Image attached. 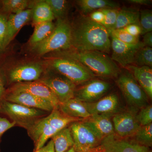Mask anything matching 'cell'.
Returning a JSON list of instances; mask_svg holds the SVG:
<instances>
[{"label":"cell","instance_id":"1","mask_svg":"<svg viewBox=\"0 0 152 152\" xmlns=\"http://www.w3.org/2000/svg\"><path fill=\"white\" fill-rule=\"evenodd\" d=\"M71 26L72 48L75 50L110 53V37L102 25L93 21L88 16L80 14Z\"/></svg>","mask_w":152,"mask_h":152},{"label":"cell","instance_id":"2","mask_svg":"<svg viewBox=\"0 0 152 152\" xmlns=\"http://www.w3.org/2000/svg\"><path fill=\"white\" fill-rule=\"evenodd\" d=\"M60 56L71 58L80 63L95 76L116 78L121 69L108 54L98 51L66 50Z\"/></svg>","mask_w":152,"mask_h":152},{"label":"cell","instance_id":"3","mask_svg":"<svg viewBox=\"0 0 152 152\" xmlns=\"http://www.w3.org/2000/svg\"><path fill=\"white\" fill-rule=\"evenodd\" d=\"M83 120L68 116L59 109H54L48 116L40 119L28 130V134L35 143L37 151L59 131L72 123Z\"/></svg>","mask_w":152,"mask_h":152},{"label":"cell","instance_id":"4","mask_svg":"<svg viewBox=\"0 0 152 152\" xmlns=\"http://www.w3.org/2000/svg\"><path fill=\"white\" fill-rule=\"evenodd\" d=\"M72 28L66 19H58L54 30L48 37L32 47L36 54L42 56L50 52L72 48Z\"/></svg>","mask_w":152,"mask_h":152},{"label":"cell","instance_id":"5","mask_svg":"<svg viewBox=\"0 0 152 152\" xmlns=\"http://www.w3.org/2000/svg\"><path fill=\"white\" fill-rule=\"evenodd\" d=\"M116 83L122 93L130 110L137 112L148 105V96L132 74L126 69L121 70Z\"/></svg>","mask_w":152,"mask_h":152},{"label":"cell","instance_id":"6","mask_svg":"<svg viewBox=\"0 0 152 152\" xmlns=\"http://www.w3.org/2000/svg\"><path fill=\"white\" fill-rule=\"evenodd\" d=\"M49 66L57 73L65 77L76 85L90 80L95 76L78 61L64 56L51 59L49 61Z\"/></svg>","mask_w":152,"mask_h":152},{"label":"cell","instance_id":"7","mask_svg":"<svg viewBox=\"0 0 152 152\" xmlns=\"http://www.w3.org/2000/svg\"><path fill=\"white\" fill-rule=\"evenodd\" d=\"M0 113L10 117L13 121L28 130L46 114L39 109L31 108L3 100L0 102Z\"/></svg>","mask_w":152,"mask_h":152},{"label":"cell","instance_id":"8","mask_svg":"<svg viewBox=\"0 0 152 152\" xmlns=\"http://www.w3.org/2000/svg\"><path fill=\"white\" fill-rule=\"evenodd\" d=\"M76 152H86L101 145L100 139L83 121L75 122L69 127Z\"/></svg>","mask_w":152,"mask_h":152},{"label":"cell","instance_id":"9","mask_svg":"<svg viewBox=\"0 0 152 152\" xmlns=\"http://www.w3.org/2000/svg\"><path fill=\"white\" fill-rule=\"evenodd\" d=\"M76 88L75 98L83 102L92 103L99 100L110 91V83L99 79L93 78Z\"/></svg>","mask_w":152,"mask_h":152},{"label":"cell","instance_id":"10","mask_svg":"<svg viewBox=\"0 0 152 152\" xmlns=\"http://www.w3.org/2000/svg\"><path fill=\"white\" fill-rule=\"evenodd\" d=\"M39 80L51 90L60 103L65 102L75 98L76 85L59 74L46 76Z\"/></svg>","mask_w":152,"mask_h":152},{"label":"cell","instance_id":"11","mask_svg":"<svg viewBox=\"0 0 152 152\" xmlns=\"http://www.w3.org/2000/svg\"><path fill=\"white\" fill-rule=\"evenodd\" d=\"M110 37L112 59L124 68L134 65L136 53L139 49L145 46L143 43L140 42L136 45H129L124 43L113 36Z\"/></svg>","mask_w":152,"mask_h":152},{"label":"cell","instance_id":"12","mask_svg":"<svg viewBox=\"0 0 152 152\" xmlns=\"http://www.w3.org/2000/svg\"><path fill=\"white\" fill-rule=\"evenodd\" d=\"M136 112L130 110L114 114L112 121L115 134L121 138L133 137L140 128L136 118Z\"/></svg>","mask_w":152,"mask_h":152},{"label":"cell","instance_id":"13","mask_svg":"<svg viewBox=\"0 0 152 152\" xmlns=\"http://www.w3.org/2000/svg\"><path fill=\"white\" fill-rule=\"evenodd\" d=\"M8 92L29 93L45 100L48 101L53 106L54 109H58L60 102L51 90L40 80L23 82L13 85Z\"/></svg>","mask_w":152,"mask_h":152},{"label":"cell","instance_id":"14","mask_svg":"<svg viewBox=\"0 0 152 152\" xmlns=\"http://www.w3.org/2000/svg\"><path fill=\"white\" fill-rule=\"evenodd\" d=\"M42 66L39 63L24 64L11 69L8 73L10 83L35 81L40 79L43 72Z\"/></svg>","mask_w":152,"mask_h":152},{"label":"cell","instance_id":"15","mask_svg":"<svg viewBox=\"0 0 152 152\" xmlns=\"http://www.w3.org/2000/svg\"><path fill=\"white\" fill-rule=\"evenodd\" d=\"M4 100L10 102L18 104L31 108L39 109L45 112H51L54 109L53 106L48 101L37 97L29 93L24 92L6 93Z\"/></svg>","mask_w":152,"mask_h":152},{"label":"cell","instance_id":"16","mask_svg":"<svg viewBox=\"0 0 152 152\" xmlns=\"http://www.w3.org/2000/svg\"><path fill=\"white\" fill-rule=\"evenodd\" d=\"M101 144L105 152H151L148 147L120 138L115 134L103 139Z\"/></svg>","mask_w":152,"mask_h":152},{"label":"cell","instance_id":"17","mask_svg":"<svg viewBox=\"0 0 152 152\" xmlns=\"http://www.w3.org/2000/svg\"><path fill=\"white\" fill-rule=\"evenodd\" d=\"M113 114H95L83 119V121L102 140L106 137L115 134L112 119Z\"/></svg>","mask_w":152,"mask_h":152},{"label":"cell","instance_id":"18","mask_svg":"<svg viewBox=\"0 0 152 152\" xmlns=\"http://www.w3.org/2000/svg\"><path fill=\"white\" fill-rule=\"evenodd\" d=\"M84 103L91 115L115 113L119 106L118 96L115 93L110 94L94 102Z\"/></svg>","mask_w":152,"mask_h":152},{"label":"cell","instance_id":"19","mask_svg":"<svg viewBox=\"0 0 152 152\" xmlns=\"http://www.w3.org/2000/svg\"><path fill=\"white\" fill-rule=\"evenodd\" d=\"M32 15V9H26L18 13L10 14L8 17L4 42L6 49L21 28L29 21Z\"/></svg>","mask_w":152,"mask_h":152},{"label":"cell","instance_id":"20","mask_svg":"<svg viewBox=\"0 0 152 152\" xmlns=\"http://www.w3.org/2000/svg\"><path fill=\"white\" fill-rule=\"evenodd\" d=\"M130 71L148 97L152 99V69L147 66H138L132 65L125 68Z\"/></svg>","mask_w":152,"mask_h":152},{"label":"cell","instance_id":"21","mask_svg":"<svg viewBox=\"0 0 152 152\" xmlns=\"http://www.w3.org/2000/svg\"><path fill=\"white\" fill-rule=\"evenodd\" d=\"M58 109L63 113L72 118L85 119L91 116L84 103L75 98L60 103Z\"/></svg>","mask_w":152,"mask_h":152},{"label":"cell","instance_id":"22","mask_svg":"<svg viewBox=\"0 0 152 152\" xmlns=\"http://www.w3.org/2000/svg\"><path fill=\"white\" fill-rule=\"evenodd\" d=\"M82 15H88L96 10L105 9H119L120 4L109 0H78L76 1Z\"/></svg>","mask_w":152,"mask_h":152},{"label":"cell","instance_id":"23","mask_svg":"<svg viewBox=\"0 0 152 152\" xmlns=\"http://www.w3.org/2000/svg\"><path fill=\"white\" fill-rule=\"evenodd\" d=\"M52 138L56 152H65L74 146V141L69 127L61 130Z\"/></svg>","mask_w":152,"mask_h":152},{"label":"cell","instance_id":"24","mask_svg":"<svg viewBox=\"0 0 152 152\" xmlns=\"http://www.w3.org/2000/svg\"><path fill=\"white\" fill-rule=\"evenodd\" d=\"M35 25L34 30L30 38L29 44L32 47L42 42L51 34L55 24L53 21L39 23Z\"/></svg>","mask_w":152,"mask_h":152},{"label":"cell","instance_id":"25","mask_svg":"<svg viewBox=\"0 0 152 152\" xmlns=\"http://www.w3.org/2000/svg\"><path fill=\"white\" fill-rule=\"evenodd\" d=\"M140 12L135 9L120 8L114 30L121 29L132 24H140Z\"/></svg>","mask_w":152,"mask_h":152},{"label":"cell","instance_id":"26","mask_svg":"<svg viewBox=\"0 0 152 152\" xmlns=\"http://www.w3.org/2000/svg\"><path fill=\"white\" fill-rule=\"evenodd\" d=\"M34 24L53 21L55 19L50 6L45 1H39L32 9V15Z\"/></svg>","mask_w":152,"mask_h":152},{"label":"cell","instance_id":"27","mask_svg":"<svg viewBox=\"0 0 152 152\" xmlns=\"http://www.w3.org/2000/svg\"><path fill=\"white\" fill-rule=\"evenodd\" d=\"M28 2L26 0H2L0 1L1 10L6 14L18 13L26 10Z\"/></svg>","mask_w":152,"mask_h":152},{"label":"cell","instance_id":"28","mask_svg":"<svg viewBox=\"0 0 152 152\" xmlns=\"http://www.w3.org/2000/svg\"><path fill=\"white\" fill-rule=\"evenodd\" d=\"M50 6L55 18L66 19L69 10V2L65 0H45Z\"/></svg>","mask_w":152,"mask_h":152},{"label":"cell","instance_id":"29","mask_svg":"<svg viewBox=\"0 0 152 152\" xmlns=\"http://www.w3.org/2000/svg\"><path fill=\"white\" fill-rule=\"evenodd\" d=\"M135 142L137 143L150 147L152 145V123L147 126L141 127L138 131L133 136Z\"/></svg>","mask_w":152,"mask_h":152},{"label":"cell","instance_id":"30","mask_svg":"<svg viewBox=\"0 0 152 152\" xmlns=\"http://www.w3.org/2000/svg\"><path fill=\"white\" fill-rule=\"evenodd\" d=\"M134 64L138 66H147L152 68V48L144 46L139 49L135 57Z\"/></svg>","mask_w":152,"mask_h":152},{"label":"cell","instance_id":"31","mask_svg":"<svg viewBox=\"0 0 152 152\" xmlns=\"http://www.w3.org/2000/svg\"><path fill=\"white\" fill-rule=\"evenodd\" d=\"M119 9H105L101 10L104 15V20L102 25L108 31L115 28Z\"/></svg>","mask_w":152,"mask_h":152},{"label":"cell","instance_id":"32","mask_svg":"<svg viewBox=\"0 0 152 152\" xmlns=\"http://www.w3.org/2000/svg\"><path fill=\"white\" fill-rule=\"evenodd\" d=\"M139 23L142 29L141 35L152 31V12L149 10H142L140 12Z\"/></svg>","mask_w":152,"mask_h":152},{"label":"cell","instance_id":"33","mask_svg":"<svg viewBox=\"0 0 152 152\" xmlns=\"http://www.w3.org/2000/svg\"><path fill=\"white\" fill-rule=\"evenodd\" d=\"M108 32L110 36H113L124 43L136 45L140 42L139 37L131 35L122 29L114 30Z\"/></svg>","mask_w":152,"mask_h":152},{"label":"cell","instance_id":"34","mask_svg":"<svg viewBox=\"0 0 152 152\" xmlns=\"http://www.w3.org/2000/svg\"><path fill=\"white\" fill-rule=\"evenodd\" d=\"M136 117L138 122L141 126H147L152 124V105H148L140 109L139 113L136 114Z\"/></svg>","mask_w":152,"mask_h":152},{"label":"cell","instance_id":"35","mask_svg":"<svg viewBox=\"0 0 152 152\" xmlns=\"http://www.w3.org/2000/svg\"><path fill=\"white\" fill-rule=\"evenodd\" d=\"M8 17L7 14L0 9V53L5 50L4 42Z\"/></svg>","mask_w":152,"mask_h":152},{"label":"cell","instance_id":"36","mask_svg":"<svg viewBox=\"0 0 152 152\" xmlns=\"http://www.w3.org/2000/svg\"><path fill=\"white\" fill-rule=\"evenodd\" d=\"M121 29L123 30L134 37H139V36L141 35L142 29L139 23L128 25Z\"/></svg>","mask_w":152,"mask_h":152},{"label":"cell","instance_id":"37","mask_svg":"<svg viewBox=\"0 0 152 152\" xmlns=\"http://www.w3.org/2000/svg\"><path fill=\"white\" fill-rule=\"evenodd\" d=\"M16 125L15 122H10L4 118L0 116V138L3 134Z\"/></svg>","mask_w":152,"mask_h":152},{"label":"cell","instance_id":"38","mask_svg":"<svg viewBox=\"0 0 152 152\" xmlns=\"http://www.w3.org/2000/svg\"><path fill=\"white\" fill-rule=\"evenodd\" d=\"M88 16L93 21L101 25L103 23L104 20V15L101 10L94 11Z\"/></svg>","mask_w":152,"mask_h":152},{"label":"cell","instance_id":"39","mask_svg":"<svg viewBox=\"0 0 152 152\" xmlns=\"http://www.w3.org/2000/svg\"><path fill=\"white\" fill-rule=\"evenodd\" d=\"M145 46L152 47V32H150L144 35L143 42H142Z\"/></svg>","mask_w":152,"mask_h":152},{"label":"cell","instance_id":"40","mask_svg":"<svg viewBox=\"0 0 152 152\" xmlns=\"http://www.w3.org/2000/svg\"><path fill=\"white\" fill-rule=\"evenodd\" d=\"M6 93L4 78L0 72V102L4 100Z\"/></svg>","mask_w":152,"mask_h":152},{"label":"cell","instance_id":"41","mask_svg":"<svg viewBox=\"0 0 152 152\" xmlns=\"http://www.w3.org/2000/svg\"><path fill=\"white\" fill-rule=\"evenodd\" d=\"M40 152H56L53 140H51L46 145L40 149Z\"/></svg>","mask_w":152,"mask_h":152},{"label":"cell","instance_id":"42","mask_svg":"<svg viewBox=\"0 0 152 152\" xmlns=\"http://www.w3.org/2000/svg\"><path fill=\"white\" fill-rule=\"evenodd\" d=\"M127 2L132 4L139 5H151L152 1L151 0H128Z\"/></svg>","mask_w":152,"mask_h":152},{"label":"cell","instance_id":"43","mask_svg":"<svg viewBox=\"0 0 152 152\" xmlns=\"http://www.w3.org/2000/svg\"><path fill=\"white\" fill-rule=\"evenodd\" d=\"M86 152H105V151L104 147L101 144L99 146L96 148Z\"/></svg>","mask_w":152,"mask_h":152},{"label":"cell","instance_id":"44","mask_svg":"<svg viewBox=\"0 0 152 152\" xmlns=\"http://www.w3.org/2000/svg\"><path fill=\"white\" fill-rule=\"evenodd\" d=\"M65 152H76L75 151V149H74V147H72V148H71L69 150H68V151H66Z\"/></svg>","mask_w":152,"mask_h":152},{"label":"cell","instance_id":"45","mask_svg":"<svg viewBox=\"0 0 152 152\" xmlns=\"http://www.w3.org/2000/svg\"><path fill=\"white\" fill-rule=\"evenodd\" d=\"M35 152H40V149L37 150V151H36Z\"/></svg>","mask_w":152,"mask_h":152}]
</instances>
